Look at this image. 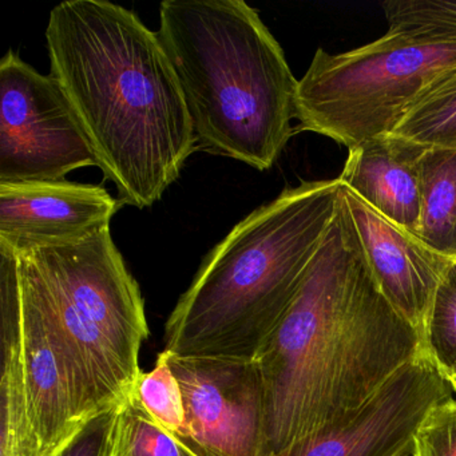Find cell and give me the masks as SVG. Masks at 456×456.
Masks as SVG:
<instances>
[{"instance_id":"ac0fdd59","label":"cell","mask_w":456,"mask_h":456,"mask_svg":"<svg viewBox=\"0 0 456 456\" xmlns=\"http://www.w3.org/2000/svg\"><path fill=\"white\" fill-rule=\"evenodd\" d=\"M133 391L157 423L189 442L183 389L170 367L167 352L159 354L151 372H141Z\"/></svg>"},{"instance_id":"5bb4252c","label":"cell","mask_w":456,"mask_h":456,"mask_svg":"<svg viewBox=\"0 0 456 456\" xmlns=\"http://www.w3.org/2000/svg\"><path fill=\"white\" fill-rule=\"evenodd\" d=\"M418 237L435 252L455 260V149L428 148L421 159Z\"/></svg>"},{"instance_id":"ffe728a7","label":"cell","mask_w":456,"mask_h":456,"mask_svg":"<svg viewBox=\"0 0 456 456\" xmlns=\"http://www.w3.org/2000/svg\"><path fill=\"white\" fill-rule=\"evenodd\" d=\"M411 456H456V399L435 405L419 426Z\"/></svg>"},{"instance_id":"6da1fadb","label":"cell","mask_w":456,"mask_h":456,"mask_svg":"<svg viewBox=\"0 0 456 456\" xmlns=\"http://www.w3.org/2000/svg\"><path fill=\"white\" fill-rule=\"evenodd\" d=\"M420 351L415 328L376 285L340 201L292 303L255 357L265 456L356 410Z\"/></svg>"},{"instance_id":"7c38bea8","label":"cell","mask_w":456,"mask_h":456,"mask_svg":"<svg viewBox=\"0 0 456 456\" xmlns=\"http://www.w3.org/2000/svg\"><path fill=\"white\" fill-rule=\"evenodd\" d=\"M428 148L396 134L348 149L338 181L365 204L410 233L420 224V161Z\"/></svg>"},{"instance_id":"7402d4cb","label":"cell","mask_w":456,"mask_h":456,"mask_svg":"<svg viewBox=\"0 0 456 456\" xmlns=\"http://www.w3.org/2000/svg\"><path fill=\"white\" fill-rule=\"evenodd\" d=\"M447 380L450 381L451 387H452V391L456 394V370L450 376V378H447Z\"/></svg>"},{"instance_id":"30bf717a","label":"cell","mask_w":456,"mask_h":456,"mask_svg":"<svg viewBox=\"0 0 456 456\" xmlns=\"http://www.w3.org/2000/svg\"><path fill=\"white\" fill-rule=\"evenodd\" d=\"M340 201L376 285L423 346L435 292L452 260L387 220L341 183Z\"/></svg>"},{"instance_id":"ba28073f","label":"cell","mask_w":456,"mask_h":456,"mask_svg":"<svg viewBox=\"0 0 456 456\" xmlns=\"http://www.w3.org/2000/svg\"><path fill=\"white\" fill-rule=\"evenodd\" d=\"M453 391L424 351L356 410L277 456H411L427 413Z\"/></svg>"},{"instance_id":"5b68a950","label":"cell","mask_w":456,"mask_h":456,"mask_svg":"<svg viewBox=\"0 0 456 456\" xmlns=\"http://www.w3.org/2000/svg\"><path fill=\"white\" fill-rule=\"evenodd\" d=\"M15 253L20 287L62 336L93 407L97 412L114 407L142 372L140 352L149 325L140 287L110 228Z\"/></svg>"},{"instance_id":"52a82bcc","label":"cell","mask_w":456,"mask_h":456,"mask_svg":"<svg viewBox=\"0 0 456 456\" xmlns=\"http://www.w3.org/2000/svg\"><path fill=\"white\" fill-rule=\"evenodd\" d=\"M87 167L97 159L57 79L9 50L0 61V183L62 181Z\"/></svg>"},{"instance_id":"277c9868","label":"cell","mask_w":456,"mask_h":456,"mask_svg":"<svg viewBox=\"0 0 456 456\" xmlns=\"http://www.w3.org/2000/svg\"><path fill=\"white\" fill-rule=\"evenodd\" d=\"M157 36L199 149L271 169L295 134L298 81L260 14L241 0H167Z\"/></svg>"},{"instance_id":"e0dca14e","label":"cell","mask_w":456,"mask_h":456,"mask_svg":"<svg viewBox=\"0 0 456 456\" xmlns=\"http://www.w3.org/2000/svg\"><path fill=\"white\" fill-rule=\"evenodd\" d=\"M388 30L456 44V0H388L381 4Z\"/></svg>"},{"instance_id":"4fadbf2b","label":"cell","mask_w":456,"mask_h":456,"mask_svg":"<svg viewBox=\"0 0 456 456\" xmlns=\"http://www.w3.org/2000/svg\"><path fill=\"white\" fill-rule=\"evenodd\" d=\"M4 368L0 379V456H42L28 415L20 360V289L0 288Z\"/></svg>"},{"instance_id":"9a60e30c","label":"cell","mask_w":456,"mask_h":456,"mask_svg":"<svg viewBox=\"0 0 456 456\" xmlns=\"http://www.w3.org/2000/svg\"><path fill=\"white\" fill-rule=\"evenodd\" d=\"M103 456L205 455L157 423L132 391L114 407Z\"/></svg>"},{"instance_id":"44dd1931","label":"cell","mask_w":456,"mask_h":456,"mask_svg":"<svg viewBox=\"0 0 456 456\" xmlns=\"http://www.w3.org/2000/svg\"><path fill=\"white\" fill-rule=\"evenodd\" d=\"M114 407L87 420L81 429L52 456H103Z\"/></svg>"},{"instance_id":"7a4b0ae2","label":"cell","mask_w":456,"mask_h":456,"mask_svg":"<svg viewBox=\"0 0 456 456\" xmlns=\"http://www.w3.org/2000/svg\"><path fill=\"white\" fill-rule=\"evenodd\" d=\"M52 76L121 202L162 199L199 149L175 69L157 33L106 0H66L46 30Z\"/></svg>"},{"instance_id":"8fae6325","label":"cell","mask_w":456,"mask_h":456,"mask_svg":"<svg viewBox=\"0 0 456 456\" xmlns=\"http://www.w3.org/2000/svg\"><path fill=\"white\" fill-rule=\"evenodd\" d=\"M119 207L106 189L89 183H0V244L17 252L79 241L110 228Z\"/></svg>"},{"instance_id":"3957f363","label":"cell","mask_w":456,"mask_h":456,"mask_svg":"<svg viewBox=\"0 0 456 456\" xmlns=\"http://www.w3.org/2000/svg\"><path fill=\"white\" fill-rule=\"evenodd\" d=\"M338 204V178L312 181L240 221L175 304L164 351L255 360L297 293Z\"/></svg>"},{"instance_id":"9c48e42d","label":"cell","mask_w":456,"mask_h":456,"mask_svg":"<svg viewBox=\"0 0 456 456\" xmlns=\"http://www.w3.org/2000/svg\"><path fill=\"white\" fill-rule=\"evenodd\" d=\"M167 354L183 389L189 442L205 456H265V400L255 360Z\"/></svg>"},{"instance_id":"d6986e66","label":"cell","mask_w":456,"mask_h":456,"mask_svg":"<svg viewBox=\"0 0 456 456\" xmlns=\"http://www.w3.org/2000/svg\"><path fill=\"white\" fill-rule=\"evenodd\" d=\"M423 351L445 378L456 370V258L445 271L427 317Z\"/></svg>"},{"instance_id":"2e32d148","label":"cell","mask_w":456,"mask_h":456,"mask_svg":"<svg viewBox=\"0 0 456 456\" xmlns=\"http://www.w3.org/2000/svg\"><path fill=\"white\" fill-rule=\"evenodd\" d=\"M394 134L426 148L456 151V70L419 100Z\"/></svg>"},{"instance_id":"8992f818","label":"cell","mask_w":456,"mask_h":456,"mask_svg":"<svg viewBox=\"0 0 456 456\" xmlns=\"http://www.w3.org/2000/svg\"><path fill=\"white\" fill-rule=\"evenodd\" d=\"M453 70L456 44L391 30L351 52L319 49L298 81L297 129L348 149L394 134L419 100Z\"/></svg>"}]
</instances>
